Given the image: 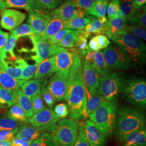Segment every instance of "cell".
<instances>
[{"instance_id":"1","label":"cell","mask_w":146,"mask_h":146,"mask_svg":"<svg viewBox=\"0 0 146 146\" xmlns=\"http://www.w3.org/2000/svg\"><path fill=\"white\" fill-rule=\"evenodd\" d=\"M70 83L67 98L69 114L74 120L86 119L88 116L87 113V95L81 59L70 69Z\"/></svg>"},{"instance_id":"2","label":"cell","mask_w":146,"mask_h":146,"mask_svg":"<svg viewBox=\"0 0 146 146\" xmlns=\"http://www.w3.org/2000/svg\"><path fill=\"white\" fill-rule=\"evenodd\" d=\"M117 100H105L89 116V119L106 137L113 135L116 130Z\"/></svg>"},{"instance_id":"3","label":"cell","mask_w":146,"mask_h":146,"mask_svg":"<svg viewBox=\"0 0 146 146\" xmlns=\"http://www.w3.org/2000/svg\"><path fill=\"white\" fill-rule=\"evenodd\" d=\"M145 124V114L141 110L132 107H124L117 110L116 131L121 141Z\"/></svg>"},{"instance_id":"4","label":"cell","mask_w":146,"mask_h":146,"mask_svg":"<svg viewBox=\"0 0 146 146\" xmlns=\"http://www.w3.org/2000/svg\"><path fill=\"white\" fill-rule=\"evenodd\" d=\"M111 40L131 60V63L144 60L146 57V44L134 34L122 31Z\"/></svg>"},{"instance_id":"5","label":"cell","mask_w":146,"mask_h":146,"mask_svg":"<svg viewBox=\"0 0 146 146\" xmlns=\"http://www.w3.org/2000/svg\"><path fill=\"white\" fill-rule=\"evenodd\" d=\"M47 131L52 134L58 146H73L78 135V123L72 119H63Z\"/></svg>"},{"instance_id":"6","label":"cell","mask_w":146,"mask_h":146,"mask_svg":"<svg viewBox=\"0 0 146 146\" xmlns=\"http://www.w3.org/2000/svg\"><path fill=\"white\" fill-rule=\"evenodd\" d=\"M121 93L130 104L145 108L146 106V82L144 78H129L125 80Z\"/></svg>"},{"instance_id":"7","label":"cell","mask_w":146,"mask_h":146,"mask_svg":"<svg viewBox=\"0 0 146 146\" xmlns=\"http://www.w3.org/2000/svg\"><path fill=\"white\" fill-rule=\"evenodd\" d=\"M125 80V79L117 73H110L100 76L98 91L106 100H117L118 95L122 92Z\"/></svg>"},{"instance_id":"8","label":"cell","mask_w":146,"mask_h":146,"mask_svg":"<svg viewBox=\"0 0 146 146\" xmlns=\"http://www.w3.org/2000/svg\"><path fill=\"white\" fill-rule=\"evenodd\" d=\"M70 70L55 73L48 82L46 87L52 93L56 101H67L70 83Z\"/></svg>"},{"instance_id":"9","label":"cell","mask_w":146,"mask_h":146,"mask_svg":"<svg viewBox=\"0 0 146 146\" xmlns=\"http://www.w3.org/2000/svg\"><path fill=\"white\" fill-rule=\"evenodd\" d=\"M29 38L33 44V48L31 51L35 53V55L31 56V58L38 64L43 60L67 49L59 47L56 44H50L47 40H43L36 35Z\"/></svg>"},{"instance_id":"10","label":"cell","mask_w":146,"mask_h":146,"mask_svg":"<svg viewBox=\"0 0 146 146\" xmlns=\"http://www.w3.org/2000/svg\"><path fill=\"white\" fill-rule=\"evenodd\" d=\"M48 14L50 17H58L63 21L77 17H91L80 7L76 0H66Z\"/></svg>"},{"instance_id":"11","label":"cell","mask_w":146,"mask_h":146,"mask_svg":"<svg viewBox=\"0 0 146 146\" xmlns=\"http://www.w3.org/2000/svg\"><path fill=\"white\" fill-rule=\"evenodd\" d=\"M102 54L106 62L111 69L126 70L131 66V60L115 44H110L104 49Z\"/></svg>"},{"instance_id":"12","label":"cell","mask_w":146,"mask_h":146,"mask_svg":"<svg viewBox=\"0 0 146 146\" xmlns=\"http://www.w3.org/2000/svg\"><path fill=\"white\" fill-rule=\"evenodd\" d=\"M80 60L77 50L66 49L54 55V72L70 70Z\"/></svg>"},{"instance_id":"13","label":"cell","mask_w":146,"mask_h":146,"mask_svg":"<svg viewBox=\"0 0 146 146\" xmlns=\"http://www.w3.org/2000/svg\"><path fill=\"white\" fill-rule=\"evenodd\" d=\"M26 14L13 9H5L1 11L0 25L5 30L12 31L20 26L26 19Z\"/></svg>"},{"instance_id":"14","label":"cell","mask_w":146,"mask_h":146,"mask_svg":"<svg viewBox=\"0 0 146 146\" xmlns=\"http://www.w3.org/2000/svg\"><path fill=\"white\" fill-rule=\"evenodd\" d=\"M30 124L44 131L56 124L60 118L52 110L46 108L28 119Z\"/></svg>"},{"instance_id":"15","label":"cell","mask_w":146,"mask_h":146,"mask_svg":"<svg viewBox=\"0 0 146 146\" xmlns=\"http://www.w3.org/2000/svg\"><path fill=\"white\" fill-rule=\"evenodd\" d=\"M82 74L86 90H88L90 95L95 94L99 86V73L94 69L91 64L84 60L82 66Z\"/></svg>"},{"instance_id":"16","label":"cell","mask_w":146,"mask_h":146,"mask_svg":"<svg viewBox=\"0 0 146 146\" xmlns=\"http://www.w3.org/2000/svg\"><path fill=\"white\" fill-rule=\"evenodd\" d=\"M49 20L50 17L48 13L43 14L31 11L29 12L27 22L35 31L37 36L42 38Z\"/></svg>"},{"instance_id":"17","label":"cell","mask_w":146,"mask_h":146,"mask_svg":"<svg viewBox=\"0 0 146 146\" xmlns=\"http://www.w3.org/2000/svg\"><path fill=\"white\" fill-rule=\"evenodd\" d=\"M84 131L90 146H104L106 137L90 120H87L84 125Z\"/></svg>"},{"instance_id":"18","label":"cell","mask_w":146,"mask_h":146,"mask_svg":"<svg viewBox=\"0 0 146 146\" xmlns=\"http://www.w3.org/2000/svg\"><path fill=\"white\" fill-rule=\"evenodd\" d=\"M43 132H45V131L41 128L30 124L22 123L16 135L15 138L31 143L38 138Z\"/></svg>"},{"instance_id":"19","label":"cell","mask_w":146,"mask_h":146,"mask_svg":"<svg viewBox=\"0 0 146 146\" xmlns=\"http://www.w3.org/2000/svg\"><path fill=\"white\" fill-rule=\"evenodd\" d=\"M7 8H16L25 9L28 12L34 11L37 13L48 14L44 11L36 0H3Z\"/></svg>"},{"instance_id":"20","label":"cell","mask_w":146,"mask_h":146,"mask_svg":"<svg viewBox=\"0 0 146 146\" xmlns=\"http://www.w3.org/2000/svg\"><path fill=\"white\" fill-rule=\"evenodd\" d=\"M122 141L123 146H146V126L131 133Z\"/></svg>"},{"instance_id":"21","label":"cell","mask_w":146,"mask_h":146,"mask_svg":"<svg viewBox=\"0 0 146 146\" xmlns=\"http://www.w3.org/2000/svg\"><path fill=\"white\" fill-rule=\"evenodd\" d=\"M27 62L21 58H16L13 61H5L1 69L16 79L20 80L23 68Z\"/></svg>"},{"instance_id":"22","label":"cell","mask_w":146,"mask_h":146,"mask_svg":"<svg viewBox=\"0 0 146 146\" xmlns=\"http://www.w3.org/2000/svg\"><path fill=\"white\" fill-rule=\"evenodd\" d=\"M127 23V20L125 18L117 17L114 19H108L104 34L108 38L111 39L116 34L124 30Z\"/></svg>"},{"instance_id":"23","label":"cell","mask_w":146,"mask_h":146,"mask_svg":"<svg viewBox=\"0 0 146 146\" xmlns=\"http://www.w3.org/2000/svg\"><path fill=\"white\" fill-rule=\"evenodd\" d=\"M54 72V56L43 60L38 64L34 76V80L43 79L49 77Z\"/></svg>"},{"instance_id":"24","label":"cell","mask_w":146,"mask_h":146,"mask_svg":"<svg viewBox=\"0 0 146 146\" xmlns=\"http://www.w3.org/2000/svg\"><path fill=\"white\" fill-rule=\"evenodd\" d=\"M26 81L14 78L8 73L0 69V87L16 91L20 89Z\"/></svg>"},{"instance_id":"25","label":"cell","mask_w":146,"mask_h":146,"mask_svg":"<svg viewBox=\"0 0 146 146\" xmlns=\"http://www.w3.org/2000/svg\"><path fill=\"white\" fill-rule=\"evenodd\" d=\"M49 17L50 20L47 24L44 33L42 37V39L44 40L50 38L59 31L64 29V21L58 17Z\"/></svg>"},{"instance_id":"26","label":"cell","mask_w":146,"mask_h":146,"mask_svg":"<svg viewBox=\"0 0 146 146\" xmlns=\"http://www.w3.org/2000/svg\"><path fill=\"white\" fill-rule=\"evenodd\" d=\"M43 79L28 80L21 86L20 89L23 93L31 98L35 95H40L42 89Z\"/></svg>"},{"instance_id":"27","label":"cell","mask_w":146,"mask_h":146,"mask_svg":"<svg viewBox=\"0 0 146 146\" xmlns=\"http://www.w3.org/2000/svg\"><path fill=\"white\" fill-rule=\"evenodd\" d=\"M108 19L104 16L94 19L84 27V30L90 34H104Z\"/></svg>"},{"instance_id":"28","label":"cell","mask_w":146,"mask_h":146,"mask_svg":"<svg viewBox=\"0 0 146 146\" xmlns=\"http://www.w3.org/2000/svg\"><path fill=\"white\" fill-rule=\"evenodd\" d=\"M92 65L94 69L102 76L106 75L111 73V68L106 62L102 52L99 51L95 52L93 63Z\"/></svg>"},{"instance_id":"29","label":"cell","mask_w":146,"mask_h":146,"mask_svg":"<svg viewBox=\"0 0 146 146\" xmlns=\"http://www.w3.org/2000/svg\"><path fill=\"white\" fill-rule=\"evenodd\" d=\"M15 102L24 110L27 119L34 115L30 98L23 94L20 89L15 92Z\"/></svg>"},{"instance_id":"30","label":"cell","mask_w":146,"mask_h":146,"mask_svg":"<svg viewBox=\"0 0 146 146\" xmlns=\"http://www.w3.org/2000/svg\"><path fill=\"white\" fill-rule=\"evenodd\" d=\"M94 17H77L68 21H64V29L71 31H78L84 29L87 24L92 21Z\"/></svg>"},{"instance_id":"31","label":"cell","mask_w":146,"mask_h":146,"mask_svg":"<svg viewBox=\"0 0 146 146\" xmlns=\"http://www.w3.org/2000/svg\"><path fill=\"white\" fill-rule=\"evenodd\" d=\"M15 92L0 87V108H9L15 104Z\"/></svg>"},{"instance_id":"32","label":"cell","mask_w":146,"mask_h":146,"mask_svg":"<svg viewBox=\"0 0 146 146\" xmlns=\"http://www.w3.org/2000/svg\"><path fill=\"white\" fill-rule=\"evenodd\" d=\"M7 116L13 120L17 122L30 124L29 121L27 117L26 113L24 110L22 108L21 106L17 102H15L11 107V109L9 110Z\"/></svg>"},{"instance_id":"33","label":"cell","mask_w":146,"mask_h":146,"mask_svg":"<svg viewBox=\"0 0 146 146\" xmlns=\"http://www.w3.org/2000/svg\"><path fill=\"white\" fill-rule=\"evenodd\" d=\"M110 1H94L92 7L86 11L87 15L98 18L104 17L106 14L107 8Z\"/></svg>"},{"instance_id":"34","label":"cell","mask_w":146,"mask_h":146,"mask_svg":"<svg viewBox=\"0 0 146 146\" xmlns=\"http://www.w3.org/2000/svg\"><path fill=\"white\" fill-rule=\"evenodd\" d=\"M106 99L104 97L97 91L95 94L90 95L87 104V113L88 115L92 114L94 111L98 109Z\"/></svg>"},{"instance_id":"35","label":"cell","mask_w":146,"mask_h":146,"mask_svg":"<svg viewBox=\"0 0 146 146\" xmlns=\"http://www.w3.org/2000/svg\"><path fill=\"white\" fill-rule=\"evenodd\" d=\"M29 146H59L52 134L45 131L36 140L33 141Z\"/></svg>"},{"instance_id":"36","label":"cell","mask_w":146,"mask_h":146,"mask_svg":"<svg viewBox=\"0 0 146 146\" xmlns=\"http://www.w3.org/2000/svg\"><path fill=\"white\" fill-rule=\"evenodd\" d=\"M134 0H120L117 17L128 19L133 14Z\"/></svg>"},{"instance_id":"37","label":"cell","mask_w":146,"mask_h":146,"mask_svg":"<svg viewBox=\"0 0 146 146\" xmlns=\"http://www.w3.org/2000/svg\"><path fill=\"white\" fill-rule=\"evenodd\" d=\"M127 22L135 24L146 29V7L142 9L136 11L127 19Z\"/></svg>"},{"instance_id":"38","label":"cell","mask_w":146,"mask_h":146,"mask_svg":"<svg viewBox=\"0 0 146 146\" xmlns=\"http://www.w3.org/2000/svg\"><path fill=\"white\" fill-rule=\"evenodd\" d=\"M19 38L18 37L16 36L14 34L11 33L10 36L7 40V42L5 43L3 50V57L5 58V61L7 53H9L11 58L13 60H15L17 58L16 57L15 55L14 52V49L15 47L16 42Z\"/></svg>"},{"instance_id":"39","label":"cell","mask_w":146,"mask_h":146,"mask_svg":"<svg viewBox=\"0 0 146 146\" xmlns=\"http://www.w3.org/2000/svg\"><path fill=\"white\" fill-rule=\"evenodd\" d=\"M22 123L17 122L8 116L0 118V131L18 130Z\"/></svg>"},{"instance_id":"40","label":"cell","mask_w":146,"mask_h":146,"mask_svg":"<svg viewBox=\"0 0 146 146\" xmlns=\"http://www.w3.org/2000/svg\"><path fill=\"white\" fill-rule=\"evenodd\" d=\"M77 40V31H73L64 37L62 40L56 45L63 48H72L75 47Z\"/></svg>"},{"instance_id":"41","label":"cell","mask_w":146,"mask_h":146,"mask_svg":"<svg viewBox=\"0 0 146 146\" xmlns=\"http://www.w3.org/2000/svg\"><path fill=\"white\" fill-rule=\"evenodd\" d=\"M11 33L14 34L19 38L20 37L28 36L30 37L34 35H36L31 27L27 23L21 24L20 26L17 27L14 30L11 31Z\"/></svg>"},{"instance_id":"42","label":"cell","mask_w":146,"mask_h":146,"mask_svg":"<svg viewBox=\"0 0 146 146\" xmlns=\"http://www.w3.org/2000/svg\"><path fill=\"white\" fill-rule=\"evenodd\" d=\"M123 31L131 33L140 39L143 40H146V29L135 24L131 23L129 24L127 23Z\"/></svg>"},{"instance_id":"43","label":"cell","mask_w":146,"mask_h":146,"mask_svg":"<svg viewBox=\"0 0 146 146\" xmlns=\"http://www.w3.org/2000/svg\"><path fill=\"white\" fill-rule=\"evenodd\" d=\"M33 114H36L46 108L41 95H35L30 98Z\"/></svg>"},{"instance_id":"44","label":"cell","mask_w":146,"mask_h":146,"mask_svg":"<svg viewBox=\"0 0 146 146\" xmlns=\"http://www.w3.org/2000/svg\"><path fill=\"white\" fill-rule=\"evenodd\" d=\"M37 66L38 64L37 63L34 64H28L27 63L22 69L20 80L28 81L33 78L36 70Z\"/></svg>"},{"instance_id":"45","label":"cell","mask_w":146,"mask_h":146,"mask_svg":"<svg viewBox=\"0 0 146 146\" xmlns=\"http://www.w3.org/2000/svg\"><path fill=\"white\" fill-rule=\"evenodd\" d=\"M73 146H90L84 131V124L78 123V132L76 141Z\"/></svg>"},{"instance_id":"46","label":"cell","mask_w":146,"mask_h":146,"mask_svg":"<svg viewBox=\"0 0 146 146\" xmlns=\"http://www.w3.org/2000/svg\"><path fill=\"white\" fill-rule=\"evenodd\" d=\"M120 4V0H111L108 5L106 11L108 19L117 17Z\"/></svg>"},{"instance_id":"47","label":"cell","mask_w":146,"mask_h":146,"mask_svg":"<svg viewBox=\"0 0 146 146\" xmlns=\"http://www.w3.org/2000/svg\"><path fill=\"white\" fill-rule=\"evenodd\" d=\"M40 95L42 100L44 101L49 109L52 110L56 101L52 93L46 88L44 86H43L41 89Z\"/></svg>"},{"instance_id":"48","label":"cell","mask_w":146,"mask_h":146,"mask_svg":"<svg viewBox=\"0 0 146 146\" xmlns=\"http://www.w3.org/2000/svg\"><path fill=\"white\" fill-rule=\"evenodd\" d=\"M38 5L46 11H52L60 5L62 0H36Z\"/></svg>"},{"instance_id":"49","label":"cell","mask_w":146,"mask_h":146,"mask_svg":"<svg viewBox=\"0 0 146 146\" xmlns=\"http://www.w3.org/2000/svg\"><path fill=\"white\" fill-rule=\"evenodd\" d=\"M73 31H71L68 29H63L62 31H59L56 34H55L54 36H53L52 37L47 40V42L50 44H57L62 40L64 37Z\"/></svg>"},{"instance_id":"50","label":"cell","mask_w":146,"mask_h":146,"mask_svg":"<svg viewBox=\"0 0 146 146\" xmlns=\"http://www.w3.org/2000/svg\"><path fill=\"white\" fill-rule=\"evenodd\" d=\"M54 113L60 118H65L69 114L68 106L66 103H61L57 104L54 108Z\"/></svg>"},{"instance_id":"51","label":"cell","mask_w":146,"mask_h":146,"mask_svg":"<svg viewBox=\"0 0 146 146\" xmlns=\"http://www.w3.org/2000/svg\"><path fill=\"white\" fill-rule=\"evenodd\" d=\"M9 37V34L8 33L3 31L0 28V60L3 63L5 61L3 54V48L7 42Z\"/></svg>"},{"instance_id":"52","label":"cell","mask_w":146,"mask_h":146,"mask_svg":"<svg viewBox=\"0 0 146 146\" xmlns=\"http://www.w3.org/2000/svg\"><path fill=\"white\" fill-rule=\"evenodd\" d=\"M18 130L0 131V142L5 141L11 143L13 140L15 138V136Z\"/></svg>"},{"instance_id":"53","label":"cell","mask_w":146,"mask_h":146,"mask_svg":"<svg viewBox=\"0 0 146 146\" xmlns=\"http://www.w3.org/2000/svg\"><path fill=\"white\" fill-rule=\"evenodd\" d=\"M95 37L100 49H104L110 44V41L106 35L100 34Z\"/></svg>"},{"instance_id":"54","label":"cell","mask_w":146,"mask_h":146,"mask_svg":"<svg viewBox=\"0 0 146 146\" xmlns=\"http://www.w3.org/2000/svg\"><path fill=\"white\" fill-rule=\"evenodd\" d=\"M78 5L86 12L89 10L94 3V0H76Z\"/></svg>"},{"instance_id":"55","label":"cell","mask_w":146,"mask_h":146,"mask_svg":"<svg viewBox=\"0 0 146 146\" xmlns=\"http://www.w3.org/2000/svg\"><path fill=\"white\" fill-rule=\"evenodd\" d=\"M146 0H134L133 1V14L136 11L141 9L145 6Z\"/></svg>"},{"instance_id":"56","label":"cell","mask_w":146,"mask_h":146,"mask_svg":"<svg viewBox=\"0 0 146 146\" xmlns=\"http://www.w3.org/2000/svg\"><path fill=\"white\" fill-rule=\"evenodd\" d=\"M88 45L89 49L91 50H93L95 52H99L100 50V48L99 44L97 42L96 37H93L89 42Z\"/></svg>"},{"instance_id":"57","label":"cell","mask_w":146,"mask_h":146,"mask_svg":"<svg viewBox=\"0 0 146 146\" xmlns=\"http://www.w3.org/2000/svg\"><path fill=\"white\" fill-rule=\"evenodd\" d=\"M95 52H94L93 50H91L90 49H89L87 51V52H86L84 57V61L88 62L89 63L92 64L93 63L94 61V55H95Z\"/></svg>"},{"instance_id":"58","label":"cell","mask_w":146,"mask_h":146,"mask_svg":"<svg viewBox=\"0 0 146 146\" xmlns=\"http://www.w3.org/2000/svg\"><path fill=\"white\" fill-rule=\"evenodd\" d=\"M31 143L18 138H15L11 143V146H29Z\"/></svg>"},{"instance_id":"59","label":"cell","mask_w":146,"mask_h":146,"mask_svg":"<svg viewBox=\"0 0 146 146\" xmlns=\"http://www.w3.org/2000/svg\"><path fill=\"white\" fill-rule=\"evenodd\" d=\"M7 8L3 0H0V10H3Z\"/></svg>"},{"instance_id":"60","label":"cell","mask_w":146,"mask_h":146,"mask_svg":"<svg viewBox=\"0 0 146 146\" xmlns=\"http://www.w3.org/2000/svg\"><path fill=\"white\" fill-rule=\"evenodd\" d=\"M11 142L1 141L0 142V146H11Z\"/></svg>"},{"instance_id":"61","label":"cell","mask_w":146,"mask_h":146,"mask_svg":"<svg viewBox=\"0 0 146 146\" xmlns=\"http://www.w3.org/2000/svg\"><path fill=\"white\" fill-rule=\"evenodd\" d=\"M2 66H3V63L0 60V69H1L2 67Z\"/></svg>"},{"instance_id":"62","label":"cell","mask_w":146,"mask_h":146,"mask_svg":"<svg viewBox=\"0 0 146 146\" xmlns=\"http://www.w3.org/2000/svg\"><path fill=\"white\" fill-rule=\"evenodd\" d=\"M95 1H111V0H94Z\"/></svg>"}]
</instances>
